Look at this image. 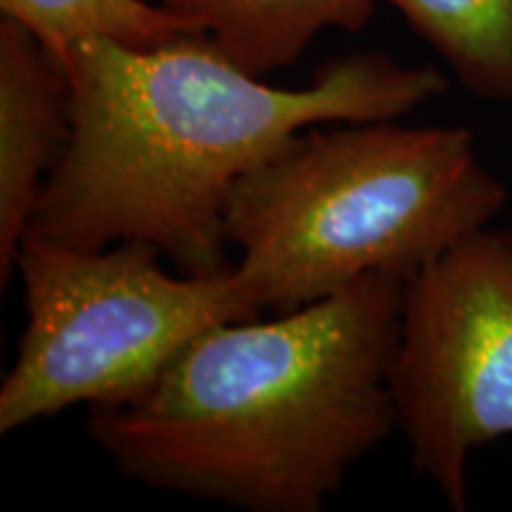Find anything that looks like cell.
I'll use <instances>...</instances> for the list:
<instances>
[{"instance_id":"cell-5","label":"cell","mask_w":512,"mask_h":512,"mask_svg":"<svg viewBox=\"0 0 512 512\" xmlns=\"http://www.w3.org/2000/svg\"><path fill=\"white\" fill-rule=\"evenodd\" d=\"M392 396L413 470L465 512L472 453L512 437V230H477L403 280Z\"/></svg>"},{"instance_id":"cell-2","label":"cell","mask_w":512,"mask_h":512,"mask_svg":"<svg viewBox=\"0 0 512 512\" xmlns=\"http://www.w3.org/2000/svg\"><path fill=\"white\" fill-rule=\"evenodd\" d=\"M403 280L373 273L273 320L202 332L136 399L93 406L121 475L247 512H320L399 430Z\"/></svg>"},{"instance_id":"cell-9","label":"cell","mask_w":512,"mask_h":512,"mask_svg":"<svg viewBox=\"0 0 512 512\" xmlns=\"http://www.w3.org/2000/svg\"><path fill=\"white\" fill-rule=\"evenodd\" d=\"M0 12L24 24L60 60L69 46L91 36L152 48L197 34L164 5L145 0H0Z\"/></svg>"},{"instance_id":"cell-7","label":"cell","mask_w":512,"mask_h":512,"mask_svg":"<svg viewBox=\"0 0 512 512\" xmlns=\"http://www.w3.org/2000/svg\"><path fill=\"white\" fill-rule=\"evenodd\" d=\"M245 72H280L302 60L325 29L361 31L377 0H162Z\"/></svg>"},{"instance_id":"cell-4","label":"cell","mask_w":512,"mask_h":512,"mask_svg":"<svg viewBox=\"0 0 512 512\" xmlns=\"http://www.w3.org/2000/svg\"><path fill=\"white\" fill-rule=\"evenodd\" d=\"M150 242L67 247L27 233L15 273L27 328L0 387V434L86 403L136 399L202 332L261 313L233 268L169 275Z\"/></svg>"},{"instance_id":"cell-1","label":"cell","mask_w":512,"mask_h":512,"mask_svg":"<svg viewBox=\"0 0 512 512\" xmlns=\"http://www.w3.org/2000/svg\"><path fill=\"white\" fill-rule=\"evenodd\" d=\"M72 133L27 233L67 247L150 242L183 273H228L235 185L287 138L335 121L401 119L448 88L434 67L384 53L325 62L278 88L209 36L152 48L81 38L64 55Z\"/></svg>"},{"instance_id":"cell-8","label":"cell","mask_w":512,"mask_h":512,"mask_svg":"<svg viewBox=\"0 0 512 512\" xmlns=\"http://www.w3.org/2000/svg\"><path fill=\"white\" fill-rule=\"evenodd\" d=\"M401 12L479 100L512 110V0H377Z\"/></svg>"},{"instance_id":"cell-3","label":"cell","mask_w":512,"mask_h":512,"mask_svg":"<svg viewBox=\"0 0 512 512\" xmlns=\"http://www.w3.org/2000/svg\"><path fill=\"white\" fill-rule=\"evenodd\" d=\"M505 204L465 126H309L235 185L233 273L256 313L302 309L373 273L408 280Z\"/></svg>"},{"instance_id":"cell-6","label":"cell","mask_w":512,"mask_h":512,"mask_svg":"<svg viewBox=\"0 0 512 512\" xmlns=\"http://www.w3.org/2000/svg\"><path fill=\"white\" fill-rule=\"evenodd\" d=\"M72 133L67 69L17 19H0V283Z\"/></svg>"}]
</instances>
